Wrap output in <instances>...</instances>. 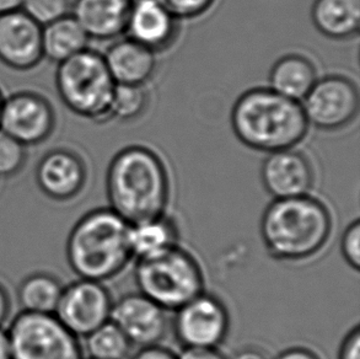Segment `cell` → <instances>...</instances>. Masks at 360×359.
<instances>
[{"label":"cell","instance_id":"cell-5","mask_svg":"<svg viewBox=\"0 0 360 359\" xmlns=\"http://www.w3.org/2000/svg\"><path fill=\"white\" fill-rule=\"evenodd\" d=\"M54 83L60 101L74 115L96 123L112 118L116 83L103 54L86 49L57 64Z\"/></svg>","mask_w":360,"mask_h":359},{"label":"cell","instance_id":"cell-11","mask_svg":"<svg viewBox=\"0 0 360 359\" xmlns=\"http://www.w3.org/2000/svg\"><path fill=\"white\" fill-rule=\"evenodd\" d=\"M176 311L174 330L185 348H215L228 335L229 314L217 296L203 291Z\"/></svg>","mask_w":360,"mask_h":359},{"label":"cell","instance_id":"cell-21","mask_svg":"<svg viewBox=\"0 0 360 359\" xmlns=\"http://www.w3.org/2000/svg\"><path fill=\"white\" fill-rule=\"evenodd\" d=\"M89 39L78 21L72 15H65L42 26L44 58L53 63H62L65 59L88 49Z\"/></svg>","mask_w":360,"mask_h":359},{"label":"cell","instance_id":"cell-12","mask_svg":"<svg viewBox=\"0 0 360 359\" xmlns=\"http://www.w3.org/2000/svg\"><path fill=\"white\" fill-rule=\"evenodd\" d=\"M34 180L46 197L56 202H68L83 192L88 168L77 151L58 146L39 159Z\"/></svg>","mask_w":360,"mask_h":359},{"label":"cell","instance_id":"cell-23","mask_svg":"<svg viewBox=\"0 0 360 359\" xmlns=\"http://www.w3.org/2000/svg\"><path fill=\"white\" fill-rule=\"evenodd\" d=\"M64 286L57 277L46 272H34L20 283L18 301L21 311L34 314H54Z\"/></svg>","mask_w":360,"mask_h":359},{"label":"cell","instance_id":"cell-9","mask_svg":"<svg viewBox=\"0 0 360 359\" xmlns=\"http://www.w3.org/2000/svg\"><path fill=\"white\" fill-rule=\"evenodd\" d=\"M57 123L54 107L34 90H20L4 97L0 130L25 146L42 144L53 134Z\"/></svg>","mask_w":360,"mask_h":359},{"label":"cell","instance_id":"cell-22","mask_svg":"<svg viewBox=\"0 0 360 359\" xmlns=\"http://www.w3.org/2000/svg\"><path fill=\"white\" fill-rule=\"evenodd\" d=\"M177 234L175 223L164 217V214L131 224L128 230V244L131 256H136L138 260L150 258L174 248L177 243Z\"/></svg>","mask_w":360,"mask_h":359},{"label":"cell","instance_id":"cell-20","mask_svg":"<svg viewBox=\"0 0 360 359\" xmlns=\"http://www.w3.org/2000/svg\"><path fill=\"white\" fill-rule=\"evenodd\" d=\"M312 24L328 39H348L359 32L360 0H315Z\"/></svg>","mask_w":360,"mask_h":359},{"label":"cell","instance_id":"cell-24","mask_svg":"<svg viewBox=\"0 0 360 359\" xmlns=\"http://www.w3.org/2000/svg\"><path fill=\"white\" fill-rule=\"evenodd\" d=\"M84 339L89 359H126L131 351V342L112 321L105 322Z\"/></svg>","mask_w":360,"mask_h":359},{"label":"cell","instance_id":"cell-31","mask_svg":"<svg viewBox=\"0 0 360 359\" xmlns=\"http://www.w3.org/2000/svg\"><path fill=\"white\" fill-rule=\"evenodd\" d=\"M131 359H179V357H176L171 351L156 345L143 347Z\"/></svg>","mask_w":360,"mask_h":359},{"label":"cell","instance_id":"cell-30","mask_svg":"<svg viewBox=\"0 0 360 359\" xmlns=\"http://www.w3.org/2000/svg\"><path fill=\"white\" fill-rule=\"evenodd\" d=\"M340 359H360V330L358 326L343 341Z\"/></svg>","mask_w":360,"mask_h":359},{"label":"cell","instance_id":"cell-18","mask_svg":"<svg viewBox=\"0 0 360 359\" xmlns=\"http://www.w3.org/2000/svg\"><path fill=\"white\" fill-rule=\"evenodd\" d=\"M103 59L115 83L123 85H146L158 67L155 52L129 37L108 47Z\"/></svg>","mask_w":360,"mask_h":359},{"label":"cell","instance_id":"cell-1","mask_svg":"<svg viewBox=\"0 0 360 359\" xmlns=\"http://www.w3.org/2000/svg\"><path fill=\"white\" fill-rule=\"evenodd\" d=\"M106 192L110 208L131 225L164 214L170 181L155 151L129 146L118 151L110 163Z\"/></svg>","mask_w":360,"mask_h":359},{"label":"cell","instance_id":"cell-33","mask_svg":"<svg viewBox=\"0 0 360 359\" xmlns=\"http://www.w3.org/2000/svg\"><path fill=\"white\" fill-rule=\"evenodd\" d=\"M274 359H320L312 351L302 348V347H294L287 351H283L282 353Z\"/></svg>","mask_w":360,"mask_h":359},{"label":"cell","instance_id":"cell-35","mask_svg":"<svg viewBox=\"0 0 360 359\" xmlns=\"http://www.w3.org/2000/svg\"><path fill=\"white\" fill-rule=\"evenodd\" d=\"M231 359H269V357L264 351L255 347H248L236 352Z\"/></svg>","mask_w":360,"mask_h":359},{"label":"cell","instance_id":"cell-25","mask_svg":"<svg viewBox=\"0 0 360 359\" xmlns=\"http://www.w3.org/2000/svg\"><path fill=\"white\" fill-rule=\"evenodd\" d=\"M149 105L150 94L146 85L116 84L111 105V115L120 121H136L146 113Z\"/></svg>","mask_w":360,"mask_h":359},{"label":"cell","instance_id":"cell-16","mask_svg":"<svg viewBox=\"0 0 360 359\" xmlns=\"http://www.w3.org/2000/svg\"><path fill=\"white\" fill-rule=\"evenodd\" d=\"M128 37L155 53L171 49L180 34V21L158 0H131Z\"/></svg>","mask_w":360,"mask_h":359},{"label":"cell","instance_id":"cell-26","mask_svg":"<svg viewBox=\"0 0 360 359\" xmlns=\"http://www.w3.org/2000/svg\"><path fill=\"white\" fill-rule=\"evenodd\" d=\"M27 160V146L0 130V177H13Z\"/></svg>","mask_w":360,"mask_h":359},{"label":"cell","instance_id":"cell-29","mask_svg":"<svg viewBox=\"0 0 360 359\" xmlns=\"http://www.w3.org/2000/svg\"><path fill=\"white\" fill-rule=\"evenodd\" d=\"M342 253L347 263L356 271L360 268V223H352L342 238Z\"/></svg>","mask_w":360,"mask_h":359},{"label":"cell","instance_id":"cell-38","mask_svg":"<svg viewBox=\"0 0 360 359\" xmlns=\"http://www.w3.org/2000/svg\"><path fill=\"white\" fill-rule=\"evenodd\" d=\"M4 95H3V92L0 90V113H1V107H3V102H4Z\"/></svg>","mask_w":360,"mask_h":359},{"label":"cell","instance_id":"cell-34","mask_svg":"<svg viewBox=\"0 0 360 359\" xmlns=\"http://www.w3.org/2000/svg\"><path fill=\"white\" fill-rule=\"evenodd\" d=\"M11 310V301L6 288L0 283V327H3L5 321L9 317Z\"/></svg>","mask_w":360,"mask_h":359},{"label":"cell","instance_id":"cell-17","mask_svg":"<svg viewBox=\"0 0 360 359\" xmlns=\"http://www.w3.org/2000/svg\"><path fill=\"white\" fill-rule=\"evenodd\" d=\"M131 0H73L70 15L89 39L111 41L126 34Z\"/></svg>","mask_w":360,"mask_h":359},{"label":"cell","instance_id":"cell-10","mask_svg":"<svg viewBox=\"0 0 360 359\" xmlns=\"http://www.w3.org/2000/svg\"><path fill=\"white\" fill-rule=\"evenodd\" d=\"M113 301L103 282L79 278L64 286L54 316L77 337H86L110 321Z\"/></svg>","mask_w":360,"mask_h":359},{"label":"cell","instance_id":"cell-3","mask_svg":"<svg viewBox=\"0 0 360 359\" xmlns=\"http://www.w3.org/2000/svg\"><path fill=\"white\" fill-rule=\"evenodd\" d=\"M332 232L326 206L309 194L274 199L261 219V237L276 260L300 261L321 251Z\"/></svg>","mask_w":360,"mask_h":359},{"label":"cell","instance_id":"cell-4","mask_svg":"<svg viewBox=\"0 0 360 359\" xmlns=\"http://www.w3.org/2000/svg\"><path fill=\"white\" fill-rule=\"evenodd\" d=\"M129 224L111 208L94 209L69 233L65 256L69 267L83 279L108 281L126 267L131 253Z\"/></svg>","mask_w":360,"mask_h":359},{"label":"cell","instance_id":"cell-19","mask_svg":"<svg viewBox=\"0 0 360 359\" xmlns=\"http://www.w3.org/2000/svg\"><path fill=\"white\" fill-rule=\"evenodd\" d=\"M317 79L316 67L310 59L302 54H287L273 64L268 82L273 92L300 102Z\"/></svg>","mask_w":360,"mask_h":359},{"label":"cell","instance_id":"cell-13","mask_svg":"<svg viewBox=\"0 0 360 359\" xmlns=\"http://www.w3.org/2000/svg\"><path fill=\"white\" fill-rule=\"evenodd\" d=\"M110 321L123 332L131 345L156 346L167 332L166 310L143 296L133 293L113 303Z\"/></svg>","mask_w":360,"mask_h":359},{"label":"cell","instance_id":"cell-32","mask_svg":"<svg viewBox=\"0 0 360 359\" xmlns=\"http://www.w3.org/2000/svg\"><path fill=\"white\" fill-rule=\"evenodd\" d=\"M179 359H226L215 348H186Z\"/></svg>","mask_w":360,"mask_h":359},{"label":"cell","instance_id":"cell-2","mask_svg":"<svg viewBox=\"0 0 360 359\" xmlns=\"http://www.w3.org/2000/svg\"><path fill=\"white\" fill-rule=\"evenodd\" d=\"M231 128L243 146L263 153L292 149L307 137L309 123L300 102L269 88L250 89L235 101Z\"/></svg>","mask_w":360,"mask_h":359},{"label":"cell","instance_id":"cell-8","mask_svg":"<svg viewBox=\"0 0 360 359\" xmlns=\"http://www.w3.org/2000/svg\"><path fill=\"white\" fill-rule=\"evenodd\" d=\"M359 105L356 83L337 74L317 79L302 103L309 126L326 132L348 126L358 115Z\"/></svg>","mask_w":360,"mask_h":359},{"label":"cell","instance_id":"cell-37","mask_svg":"<svg viewBox=\"0 0 360 359\" xmlns=\"http://www.w3.org/2000/svg\"><path fill=\"white\" fill-rule=\"evenodd\" d=\"M24 0H0V15L21 10Z\"/></svg>","mask_w":360,"mask_h":359},{"label":"cell","instance_id":"cell-14","mask_svg":"<svg viewBox=\"0 0 360 359\" xmlns=\"http://www.w3.org/2000/svg\"><path fill=\"white\" fill-rule=\"evenodd\" d=\"M44 59L42 27L22 10L0 15V63L26 72Z\"/></svg>","mask_w":360,"mask_h":359},{"label":"cell","instance_id":"cell-36","mask_svg":"<svg viewBox=\"0 0 360 359\" xmlns=\"http://www.w3.org/2000/svg\"><path fill=\"white\" fill-rule=\"evenodd\" d=\"M0 359H11L9 332L0 327Z\"/></svg>","mask_w":360,"mask_h":359},{"label":"cell","instance_id":"cell-27","mask_svg":"<svg viewBox=\"0 0 360 359\" xmlns=\"http://www.w3.org/2000/svg\"><path fill=\"white\" fill-rule=\"evenodd\" d=\"M72 0H24L21 10L42 27L70 14Z\"/></svg>","mask_w":360,"mask_h":359},{"label":"cell","instance_id":"cell-15","mask_svg":"<svg viewBox=\"0 0 360 359\" xmlns=\"http://www.w3.org/2000/svg\"><path fill=\"white\" fill-rule=\"evenodd\" d=\"M261 180L274 199H294L309 194L315 174L309 158L292 148L268 154L261 166Z\"/></svg>","mask_w":360,"mask_h":359},{"label":"cell","instance_id":"cell-7","mask_svg":"<svg viewBox=\"0 0 360 359\" xmlns=\"http://www.w3.org/2000/svg\"><path fill=\"white\" fill-rule=\"evenodd\" d=\"M11 359H84L79 337L54 314L21 311L9 329Z\"/></svg>","mask_w":360,"mask_h":359},{"label":"cell","instance_id":"cell-28","mask_svg":"<svg viewBox=\"0 0 360 359\" xmlns=\"http://www.w3.org/2000/svg\"><path fill=\"white\" fill-rule=\"evenodd\" d=\"M175 19L200 18L214 5L215 0H158Z\"/></svg>","mask_w":360,"mask_h":359},{"label":"cell","instance_id":"cell-6","mask_svg":"<svg viewBox=\"0 0 360 359\" xmlns=\"http://www.w3.org/2000/svg\"><path fill=\"white\" fill-rule=\"evenodd\" d=\"M134 278L141 294L166 311L180 309L205 288L200 265L177 245L150 258H139Z\"/></svg>","mask_w":360,"mask_h":359}]
</instances>
